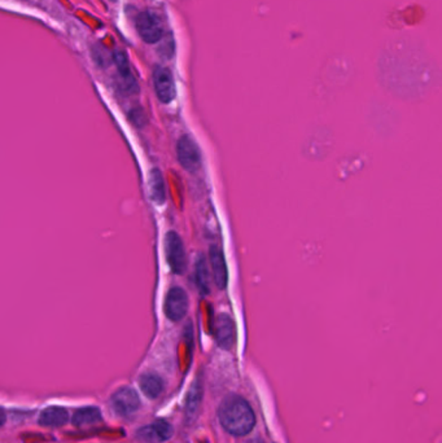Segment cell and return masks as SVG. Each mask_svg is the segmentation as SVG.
I'll list each match as a JSON object with an SVG mask.
<instances>
[{
    "mask_svg": "<svg viewBox=\"0 0 442 443\" xmlns=\"http://www.w3.org/2000/svg\"><path fill=\"white\" fill-rule=\"evenodd\" d=\"M222 425L231 435H246L253 429L255 418L247 401L238 395H230L222 402L218 411Z\"/></svg>",
    "mask_w": 442,
    "mask_h": 443,
    "instance_id": "obj_1",
    "label": "cell"
},
{
    "mask_svg": "<svg viewBox=\"0 0 442 443\" xmlns=\"http://www.w3.org/2000/svg\"><path fill=\"white\" fill-rule=\"evenodd\" d=\"M165 250H166V259L170 266L171 271L178 275L185 273L187 267V257H186L183 241L175 231L168 232L165 238Z\"/></svg>",
    "mask_w": 442,
    "mask_h": 443,
    "instance_id": "obj_2",
    "label": "cell"
},
{
    "mask_svg": "<svg viewBox=\"0 0 442 443\" xmlns=\"http://www.w3.org/2000/svg\"><path fill=\"white\" fill-rule=\"evenodd\" d=\"M177 156L180 166L189 172H196L201 168V154L191 137H182L177 144Z\"/></svg>",
    "mask_w": 442,
    "mask_h": 443,
    "instance_id": "obj_3",
    "label": "cell"
},
{
    "mask_svg": "<svg viewBox=\"0 0 442 443\" xmlns=\"http://www.w3.org/2000/svg\"><path fill=\"white\" fill-rule=\"evenodd\" d=\"M189 299L186 290L180 287H173L165 299V315L171 322H179L187 315Z\"/></svg>",
    "mask_w": 442,
    "mask_h": 443,
    "instance_id": "obj_4",
    "label": "cell"
},
{
    "mask_svg": "<svg viewBox=\"0 0 442 443\" xmlns=\"http://www.w3.org/2000/svg\"><path fill=\"white\" fill-rule=\"evenodd\" d=\"M136 29L142 39L147 43H156L163 34L161 21L151 12H143L136 18Z\"/></svg>",
    "mask_w": 442,
    "mask_h": 443,
    "instance_id": "obj_5",
    "label": "cell"
},
{
    "mask_svg": "<svg viewBox=\"0 0 442 443\" xmlns=\"http://www.w3.org/2000/svg\"><path fill=\"white\" fill-rule=\"evenodd\" d=\"M154 91L160 102L169 104L174 100L177 90H175L174 78L169 69L161 68V67L154 69Z\"/></svg>",
    "mask_w": 442,
    "mask_h": 443,
    "instance_id": "obj_6",
    "label": "cell"
},
{
    "mask_svg": "<svg viewBox=\"0 0 442 443\" xmlns=\"http://www.w3.org/2000/svg\"><path fill=\"white\" fill-rule=\"evenodd\" d=\"M139 397L133 389L123 388L112 397V407L121 416H130L139 409Z\"/></svg>",
    "mask_w": 442,
    "mask_h": 443,
    "instance_id": "obj_7",
    "label": "cell"
},
{
    "mask_svg": "<svg viewBox=\"0 0 442 443\" xmlns=\"http://www.w3.org/2000/svg\"><path fill=\"white\" fill-rule=\"evenodd\" d=\"M214 336L218 346L229 350L235 342V324L229 314H220L214 323Z\"/></svg>",
    "mask_w": 442,
    "mask_h": 443,
    "instance_id": "obj_8",
    "label": "cell"
},
{
    "mask_svg": "<svg viewBox=\"0 0 442 443\" xmlns=\"http://www.w3.org/2000/svg\"><path fill=\"white\" fill-rule=\"evenodd\" d=\"M209 259L212 264L213 278H214L215 285L218 287V289L223 290L227 287V282H229V273H227V266H226L223 252L220 247L213 245L209 249Z\"/></svg>",
    "mask_w": 442,
    "mask_h": 443,
    "instance_id": "obj_9",
    "label": "cell"
},
{
    "mask_svg": "<svg viewBox=\"0 0 442 443\" xmlns=\"http://www.w3.org/2000/svg\"><path fill=\"white\" fill-rule=\"evenodd\" d=\"M173 435V428L166 421H154L152 425L145 426L138 432V437L145 442L159 443L169 439Z\"/></svg>",
    "mask_w": 442,
    "mask_h": 443,
    "instance_id": "obj_10",
    "label": "cell"
},
{
    "mask_svg": "<svg viewBox=\"0 0 442 443\" xmlns=\"http://www.w3.org/2000/svg\"><path fill=\"white\" fill-rule=\"evenodd\" d=\"M195 280L196 288L200 292V294L205 297L210 293V276H209V268L206 258L203 254H200L196 259L195 264Z\"/></svg>",
    "mask_w": 442,
    "mask_h": 443,
    "instance_id": "obj_11",
    "label": "cell"
},
{
    "mask_svg": "<svg viewBox=\"0 0 442 443\" xmlns=\"http://www.w3.org/2000/svg\"><path fill=\"white\" fill-rule=\"evenodd\" d=\"M68 411L61 407H48L39 416V424L43 426H62L67 424Z\"/></svg>",
    "mask_w": 442,
    "mask_h": 443,
    "instance_id": "obj_12",
    "label": "cell"
},
{
    "mask_svg": "<svg viewBox=\"0 0 442 443\" xmlns=\"http://www.w3.org/2000/svg\"><path fill=\"white\" fill-rule=\"evenodd\" d=\"M149 187H151V197L157 205H162L166 200V188L165 180L162 177L161 171L154 169L149 178Z\"/></svg>",
    "mask_w": 442,
    "mask_h": 443,
    "instance_id": "obj_13",
    "label": "cell"
},
{
    "mask_svg": "<svg viewBox=\"0 0 442 443\" xmlns=\"http://www.w3.org/2000/svg\"><path fill=\"white\" fill-rule=\"evenodd\" d=\"M140 388L147 397L156 398L163 390V383L156 374H145L140 377Z\"/></svg>",
    "mask_w": 442,
    "mask_h": 443,
    "instance_id": "obj_14",
    "label": "cell"
},
{
    "mask_svg": "<svg viewBox=\"0 0 442 443\" xmlns=\"http://www.w3.org/2000/svg\"><path fill=\"white\" fill-rule=\"evenodd\" d=\"M102 412L96 407H86L78 409L73 416V424L77 426L94 425L102 421Z\"/></svg>",
    "mask_w": 442,
    "mask_h": 443,
    "instance_id": "obj_15",
    "label": "cell"
}]
</instances>
